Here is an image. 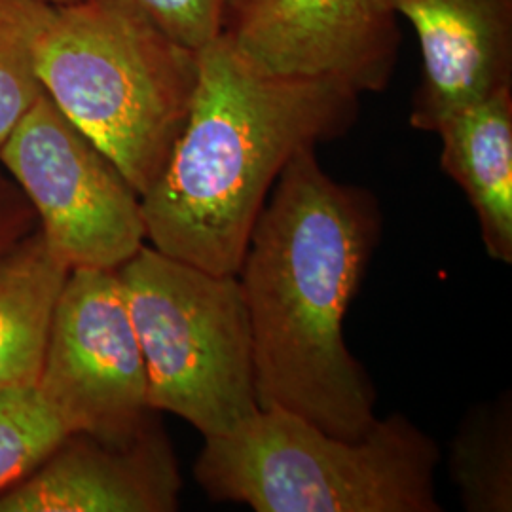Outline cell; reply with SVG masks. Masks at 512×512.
<instances>
[{"label":"cell","instance_id":"cell-14","mask_svg":"<svg viewBox=\"0 0 512 512\" xmlns=\"http://www.w3.org/2000/svg\"><path fill=\"white\" fill-rule=\"evenodd\" d=\"M52 14L42 0H0V147L46 93L35 52Z\"/></svg>","mask_w":512,"mask_h":512},{"label":"cell","instance_id":"cell-8","mask_svg":"<svg viewBox=\"0 0 512 512\" xmlns=\"http://www.w3.org/2000/svg\"><path fill=\"white\" fill-rule=\"evenodd\" d=\"M220 37L256 67L384 92L401 31L389 0H224Z\"/></svg>","mask_w":512,"mask_h":512},{"label":"cell","instance_id":"cell-4","mask_svg":"<svg viewBox=\"0 0 512 512\" xmlns=\"http://www.w3.org/2000/svg\"><path fill=\"white\" fill-rule=\"evenodd\" d=\"M439 446L403 414L363 439L334 437L283 408L207 437L194 465L215 501L256 512H440Z\"/></svg>","mask_w":512,"mask_h":512},{"label":"cell","instance_id":"cell-13","mask_svg":"<svg viewBox=\"0 0 512 512\" xmlns=\"http://www.w3.org/2000/svg\"><path fill=\"white\" fill-rule=\"evenodd\" d=\"M511 397L476 406L452 442L450 473L471 512L512 511Z\"/></svg>","mask_w":512,"mask_h":512},{"label":"cell","instance_id":"cell-7","mask_svg":"<svg viewBox=\"0 0 512 512\" xmlns=\"http://www.w3.org/2000/svg\"><path fill=\"white\" fill-rule=\"evenodd\" d=\"M37 387L69 433L128 435L154 414L118 270L69 272Z\"/></svg>","mask_w":512,"mask_h":512},{"label":"cell","instance_id":"cell-11","mask_svg":"<svg viewBox=\"0 0 512 512\" xmlns=\"http://www.w3.org/2000/svg\"><path fill=\"white\" fill-rule=\"evenodd\" d=\"M440 165L476 211L494 260L512 262V88L448 116L440 128Z\"/></svg>","mask_w":512,"mask_h":512},{"label":"cell","instance_id":"cell-15","mask_svg":"<svg viewBox=\"0 0 512 512\" xmlns=\"http://www.w3.org/2000/svg\"><path fill=\"white\" fill-rule=\"evenodd\" d=\"M69 429L37 385L0 391V494L29 475Z\"/></svg>","mask_w":512,"mask_h":512},{"label":"cell","instance_id":"cell-12","mask_svg":"<svg viewBox=\"0 0 512 512\" xmlns=\"http://www.w3.org/2000/svg\"><path fill=\"white\" fill-rule=\"evenodd\" d=\"M69 272L40 230L0 258V391L37 385Z\"/></svg>","mask_w":512,"mask_h":512},{"label":"cell","instance_id":"cell-5","mask_svg":"<svg viewBox=\"0 0 512 512\" xmlns=\"http://www.w3.org/2000/svg\"><path fill=\"white\" fill-rule=\"evenodd\" d=\"M147 366L148 404L207 437L260 410L249 311L238 275L211 274L152 245L118 268Z\"/></svg>","mask_w":512,"mask_h":512},{"label":"cell","instance_id":"cell-3","mask_svg":"<svg viewBox=\"0 0 512 512\" xmlns=\"http://www.w3.org/2000/svg\"><path fill=\"white\" fill-rule=\"evenodd\" d=\"M198 54L122 4L78 0L54 6L35 57L55 107L145 196L186 124Z\"/></svg>","mask_w":512,"mask_h":512},{"label":"cell","instance_id":"cell-10","mask_svg":"<svg viewBox=\"0 0 512 512\" xmlns=\"http://www.w3.org/2000/svg\"><path fill=\"white\" fill-rule=\"evenodd\" d=\"M420 40L410 124L437 131L454 112L512 88V0H389Z\"/></svg>","mask_w":512,"mask_h":512},{"label":"cell","instance_id":"cell-17","mask_svg":"<svg viewBox=\"0 0 512 512\" xmlns=\"http://www.w3.org/2000/svg\"><path fill=\"white\" fill-rule=\"evenodd\" d=\"M38 230V217L16 181L0 171V258Z\"/></svg>","mask_w":512,"mask_h":512},{"label":"cell","instance_id":"cell-1","mask_svg":"<svg viewBox=\"0 0 512 512\" xmlns=\"http://www.w3.org/2000/svg\"><path fill=\"white\" fill-rule=\"evenodd\" d=\"M380 236L374 198L300 150L264 203L239 266L256 399L340 439L378 421L376 389L344 342V317Z\"/></svg>","mask_w":512,"mask_h":512},{"label":"cell","instance_id":"cell-2","mask_svg":"<svg viewBox=\"0 0 512 512\" xmlns=\"http://www.w3.org/2000/svg\"><path fill=\"white\" fill-rule=\"evenodd\" d=\"M359 109L346 86L272 74L219 37L162 175L141 196L150 245L211 274L238 275L256 219L285 165L342 137Z\"/></svg>","mask_w":512,"mask_h":512},{"label":"cell","instance_id":"cell-16","mask_svg":"<svg viewBox=\"0 0 512 512\" xmlns=\"http://www.w3.org/2000/svg\"><path fill=\"white\" fill-rule=\"evenodd\" d=\"M150 21L164 35L200 52L220 37L224 0H112Z\"/></svg>","mask_w":512,"mask_h":512},{"label":"cell","instance_id":"cell-18","mask_svg":"<svg viewBox=\"0 0 512 512\" xmlns=\"http://www.w3.org/2000/svg\"><path fill=\"white\" fill-rule=\"evenodd\" d=\"M42 2H46L50 6H65V4H73V2H78V0H42Z\"/></svg>","mask_w":512,"mask_h":512},{"label":"cell","instance_id":"cell-9","mask_svg":"<svg viewBox=\"0 0 512 512\" xmlns=\"http://www.w3.org/2000/svg\"><path fill=\"white\" fill-rule=\"evenodd\" d=\"M179 494L173 448L150 416L128 435L69 433L0 494V512H171Z\"/></svg>","mask_w":512,"mask_h":512},{"label":"cell","instance_id":"cell-6","mask_svg":"<svg viewBox=\"0 0 512 512\" xmlns=\"http://www.w3.org/2000/svg\"><path fill=\"white\" fill-rule=\"evenodd\" d=\"M0 164L69 270H118L145 245L141 196L46 93L2 143Z\"/></svg>","mask_w":512,"mask_h":512}]
</instances>
